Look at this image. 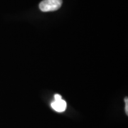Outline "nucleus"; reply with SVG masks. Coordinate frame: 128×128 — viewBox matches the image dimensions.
Returning a JSON list of instances; mask_svg holds the SVG:
<instances>
[{"label": "nucleus", "instance_id": "2", "mask_svg": "<svg viewBox=\"0 0 128 128\" xmlns=\"http://www.w3.org/2000/svg\"><path fill=\"white\" fill-rule=\"evenodd\" d=\"M66 107H67L66 102L63 99L54 100L51 103V108L58 112H64L66 109Z\"/></svg>", "mask_w": 128, "mask_h": 128}, {"label": "nucleus", "instance_id": "1", "mask_svg": "<svg viewBox=\"0 0 128 128\" xmlns=\"http://www.w3.org/2000/svg\"><path fill=\"white\" fill-rule=\"evenodd\" d=\"M62 3V0H43L39 4V9L44 12H54L60 8Z\"/></svg>", "mask_w": 128, "mask_h": 128}, {"label": "nucleus", "instance_id": "3", "mask_svg": "<svg viewBox=\"0 0 128 128\" xmlns=\"http://www.w3.org/2000/svg\"><path fill=\"white\" fill-rule=\"evenodd\" d=\"M124 102H125V112H126V114L128 115V98H124Z\"/></svg>", "mask_w": 128, "mask_h": 128}]
</instances>
